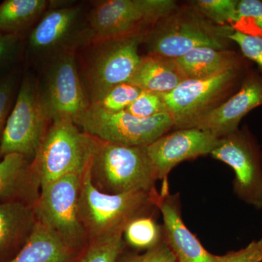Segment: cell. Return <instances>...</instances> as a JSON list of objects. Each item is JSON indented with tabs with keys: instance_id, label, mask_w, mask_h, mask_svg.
<instances>
[{
	"instance_id": "cell-1",
	"label": "cell",
	"mask_w": 262,
	"mask_h": 262,
	"mask_svg": "<svg viewBox=\"0 0 262 262\" xmlns=\"http://www.w3.org/2000/svg\"><path fill=\"white\" fill-rule=\"evenodd\" d=\"M89 8L87 3L50 1L46 13L26 36L27 61L41 69L91 44L95 34L90 24Z\"/></svg>"
},
{
	"instance_id": "cell-2",
	"label": "cell",
	"mask_w": 262,
	"mask_h": 262,
	"mask_svg": "<svg viewBox=\"0 0 262 262\" xmlns=\"http://www.w3.org/2000/svg\"><path fill=\"white\" fill-rule=\"evenodd\" d=\"M234 28L217 25L190 6L177 8L146 33L144 42L151 54L178 58L194 48L230 49Z\"/></svg>"
},
{
	"instance_id": "cell-3",
	"label": "cell",
	"mask_w": 262,
	"mask_h": 262,
	"mask_svg": "<svg viewBox=\"0 0 262 262\" xmlns=\"http://www.w3.org/2000/svg\"><path fill=\"white\" fill-rule=\"evenodd\" d=\"M146 32L94 39L84 48L79 71L90 105L114 86L130 82L140 63L139 48Z\"/></svg>"
},
{
	"instance_id": "cell-4",
	"label": "cell",
	"mask_w": 262,
	"mask_h": 262,
	"mask_svg": "<svg viewBox=\"0 0 262 262\" xmlns=\"http://www.w3.org/2000/svg\"><path fill=\"white\" fill-rule=\"evenodd\" d=\"M94 146V138L72 119H55L29 165L31 177L42 188L68 174H83Z\"/></svg>"
},
{
	"instance_id": "cell-5",
	"label": "cell",
	"mask_w": 262,
	"mask_h": 262,
	"mask_svg": "<svg viewBox=\"0 0 262 262\" xmlns=\"http://www.w3.org/2000/svg\"><path fill=\"white\" fill-rule=\"evenodd\" d=\"M91 174L94 185L108 194L158 193L155 188L158 179L147 146L121 145L95 139Z\"/></svg>"
},
{
	"instance_id": "cell-6",
	"label": "cell",
	"mask_w": 262,
	"mask_h": 262,
	"mask_svg": "<svg viewBox=\"0 0 262 262\" xmlns=\"http://www.w3.org/2000/svg\"><path fill=\"white\" fill-rule=\"evenodd\" d=\"M158 193L144 192L108 194L94 185L91 174V161L81 182L79 212L86 233L93 239L123 234L129 222L144 215L149 207L157 206Z\"/></svg>"
},
{
	"instance_id": "cell-7",
	"label": "cell",
	"mask_w": 262,
	"mask_h": 262,
	"mask_svg": "<svg viewBox=\"0 0 262 262\" xmlns=\"http://www.w3.org/2000/svg\"><path fill=\"white\" fill-rule=\"evenodd\" d=\"M251 70L248 62L208 78L186 79L171 92L162 94L174 127H195L200 119L239 89Z\"/></svg>"
},
{
	"instance_id": "cell-8",
	"label": "cell",
	"mask_w": 262,
	"mask_h": 262,
	"mask_svg": "<svg viewBox=\"0 0 262 262\" xmlns=\"http://www.w3.org/2000/svg\"><path fill=\"white\" fill-rule=\"evenodd\" d=\"M51 122L39 80L26 72L3 130L0 156L20 154L27 158L34 157Z\"/></svg>"
},
{
	"instance_id": "cell-9",
	"label": "cell",
	"mask_w": 262,
	"mask_h": 262,
	"mask_svg": "<svg viewBox=\"0 0 262 262\" xmlns=\"http://www.w3.org/2000/svg\"><path fill=\"white\" fill-rule=\"evenodd\" d=\"M90 3L89 18L94 39L147 32L178 8L173 0H96Z\"/></svg>"
},
{
	"instance_id": "cell-10",
	"label": "cell",
	"mask_w": 262,
	"mask_h": 262,
	"mask_svg": "<svg viewBox=\"0 0 262 262\" xmlns=\"http://www.w3.org/2000/svg\"><path fill=\"white\" fill-rule=\"evenodd\" d=\"M75 123L95 139L125 146H149L174 127L168 114L141 118L126 111L108 113L91 105Z\"/></svg>"
},
{
	"instance_id": "cell-11",
	"label": "cell",
	"mask_w": 262,
	"mask_h": 262,
	"mask_svg": "<svg viewBox=\"0 0 262 262\" xmlns=\"http://www.w3.org/2000/svg\"><path fill=\"white\" fill-rule=\"evenodd\" d=\"M82 175L68 174L41 188L34 207L37 222L58 234L72 250L82 244L87 234L79 212Z\"/></svg>"
},
{
	"instance_id": "cell-12",
	"label": "cell",
	"mask_w": 262,
	"mask_h": 262,
	"mask_svg": "<svg viewBox=\"0 0 262 262\" xmlns=\"http://www.w3.org/2000/svg\"><path fill=\"white\" fill-rule=\"evenodd\" d=\"M211 155L233 170L234 191L239 199L262 209V151L248 129L220 138Z\"/></svg>"
},
{
	"instance_id": "cell-13",
	"label": "cell",
	"mask_w": 262,
	"mask_h": 262,
	"mask_svg": "<svg viewBox=\"0 0 262 262\" xmlns=\"http://www.w3.org/2000/svg\"><path fill=\"white\" fill-rule=\"evenodd\" d=\"M41 70L42 77L38 80L51 120L68 117L75 122L90 106L76 53L57 58Z\"/></svg>"
},
{
	"instance_id": "cell-14",
	"label": "cell",
	"mask_w": 262,
	"mask_h": 262,
	"mask_svg": "<svg viewBox=\"0 0 262 262\" xmlns=\"http://www.w3.org/2000/svg\"><path fill=\"white\" fill-rule=\"evenodd\" d=\"M219 139L208 131L192 127L167 133L147 146L157 179L164 182L160 194H168L167 177L174 167L185 160L211 155Z\"/></svg>"
},
{
	"instance_id": "cell-15",
	"label": "cell",
	"mask_w": 262,
	"mask_h": 262,
	"mask_svg": "<svg viewBox=\"0 0 262 262\" xmlns=\"http://www.w3.org/2000/svg\"><path fill=\"white\" fill-rule=\"evenodd\" d=\"M260 106H262V75L258 70H251L239 89L200 119L195 127L222 138L238 130L242 119Z\"/></svg>"
},
{
	"instance_id": "cell-16",
	"label": "cell",
	"mask_w": 262,
	"mask_h": 262,
	"mask_svg": "<svg viewBox=\"0 0 262 262\" xmlns=\"http://www.w3.org/2000/svg\"><path fill=\"white\" fill-rule=\"evenodd\" d=\"M157 207L163 214L165 241L177 262H217L184 224L175 196L160 194Z\"/></svg>"
},
{
	"instance_id": "cell-17",
	"label": "cell",
	"mask_w": 262,
	"mask_h": 262,
	"mask_svg": "<svg viewBox=\"0 0 262 262\" xmlns=\"http://www.w3.org/2000/svg\"><path fill=\"white\" fill-rule=\"evenodd\" d=\"M175 60L186 79L208 78L249 62L233 50L208 47L194 48Z\"/></svg>"
},
{
	"instance_id": "cell-18",
	"label": "cell",
	"mask_w": 262,
	"mask_h": 262,
	"mask_svg": "<svg viewBox=\"0 0 262 262\" xmlns=\"http://www.w3.org/2000/svg\"><path fill=\"white\" fill-rule=\"evenodd\" d=\"M186 80L174 58L148 53L141 56L140 63L130 83L141 91L166 94Z\"/></svg>"
},
{
	"instance_id": "cell-19",
	"label": "cell",
	"mask_w": 262,
	"mask_h": 262,
	"mask_svg": "<svg viewBox=\"0 0 262 262\" xmlns=\"http://www.w3.org/2000/svg\"><path fill=\"white\" fill-rule=\"evenodd\" d=\"M72 251L58 234L37 222L23 248L9 262H70Z\"/></svg>"
},
{
	"instance_id": "cell-20",
	"label": "cell",
	"mask_w": 262,
	"mask_h": 262,
	"mask_svg": "<svg viewBox=\"0 0 262 262\" xmlns=\"http://www.w3.org/2000/svg\"><path fill=\"white\" fill-rule=\"evenodd\" d=\"M49 5L48 0H5L0 4V32L26 37Z\"/></svg>"
},
{
	"instance_id": "cell-21",
	"label": "cell",
	"mask_w": 262,
	"mask_h": 262,
	"mask_svg": "<svg viewBox=\"0 0 262 262\" xmlns=\"http://www.w3.org/2000/svg\"><path fill=\"white\" fill-rule=\"evenodd\" d=\"M32 215L22 203L0 201V253L32 229Z\"/></svg>"
},
{
	"instance_id": "cell-22",
	"label": "cell",
	"mask_w": 262,
	"mask_h": 262,
	"mask_svg": "<svg viewBox=\"0 0 262 262\" xmlns=\"http://www.w3.org/2000/svg\"><path fill=\"white\" fill-rule=\"evenodd\" d=\"M27 159L22 155L9 154L0 160V199L16 195L32 178Z\"/></svg>"
},
{
	"instance_id": "cell-23",
	"label": "cell",
	"mask_w": 262,
	"mask_h": 262,
	"mask_svg": "<svg viewBox=\"0 0 262 262\" xmlns=\"http://www.w3.org/2000/svg\"><path fill=\"white\" fill-rule=\"evenodd\" d=\"M127 243L133 247L149 249L161 242V230L152 218L136 217L129 222L123 232Z\"/></svg>"
},
{
	"instance_id": "cell-24",
	"label": "cell",
	"mask_w": 262,
	"mask_h": 262,
	"mask_svg": "<svg viewBox=\"0 0 262 262\" xmlns=\"http://www.w3.org/2000/svg\"><path fill=\"white\" fill-rule=\"evenodd\" d=\"M239 0H196L191 2L194 9L217 25L233 27L237 18Z\"/></svg>"
},
{
	"instance_id": "cell-25",
	"label": "cell",
	"mask_w": 262,
	"mask_h": 262,
	"mask_svg": "<svg viewBox=\"0 0 262 262\" xmlns=\"http://www.w3.org/2000/svg\"><path fill=\"white\" fill-rule=\"evenodd\" d=\"M141 91L130 82L117 84L91 105L108 113H120L130 106Z\"/></svg>"
},
{
	"instance_id": "cell-26",
	"label": "cell",
	"mask_w": 262,
	"mask_h": 262,
	"mask_svg": "<svg viewBox=\"0 0 262 262\" xmlns=\"http://www.w3.org/2000/svg\"><path fill=\"white\" fill-rule=\"evenodd\" d=\"M25 37L0 32V80L18 70L24 58Z\"/></svg>"
},
{
	"instance_id": "cell-27",
	"label": "cell",
	"mask_w": 262,
	"mask_h": 262,
	"mask_svg": "<svg viewBox=\"0 0 262 262\" xmlns=\"http://www.w3.org/2000/svg\"><path fill=\"white\" fill-rule=\"evenodd\" d=\"M236 30L262 37V0H239Z\"/></svg>"
},
{
	"instance_id": "cell-28",
	"label": "cell",
	"mask_w": 262,
	"mask_h": 262,
	"mask_svg": "<svg viewBox=\"0 0 262 262\" xmlns=\"http://www.w3.org/2000/svg\"><path fill=\"white\" fill-rule=\"evenodd\" d=\"M122 235L94 239L81 262H119L123 246Z\"/></svg>"
},
{
	"instance_id": "cell-29",
	"label": "cell",
	"mask_w": 262,
	"mask_h": 262,
	"mask_svg": "<svg viewBox=\"0 0 262 262\" xmlns=\"http://www.w3.org/2000/svg\"><path fill=\"white\" fill-rule=\"evenodd\" d=\"M125 111L141 118H150L162 114H168L163 95L144 91H141Z\"/></svg>"
},
{
	"instance_id": "cell-30",
	"label": "cell",
	"mask_w": 262,
	"mask_h": 262,
	"mask_svg": "<svg viewBox=\"0 0 262 262\" xmlns=\"http://www.w3.org/2000/svg\"><path fill=\"white\" fill-rule=\"evenodd\" d=\"M20 80L18 69L0 80V141L7 119L14 104Z\"/></svg>"
},
{
	"instance_id": "cell-31",
	"label": "cell",
	"mask_w": 262,
	"mask_h": 262,
	"mask_svg": "<svg viewBox=\"0 0 262 262\" xmlns=\"http://www.w3.org/2000/svg\"><path fill=\"white\" fill-rule=\"evenodd\" d=\"M228 38L238 46L241 54L246 59L256 63L262 75V37L250 35L234 29Z\"/></svg>"
},
{
	"instance_id": "cell-32",
	"label": "cell",
	"mask_w": 262,
	"mask_h": 262,
	"mask_svg": "<svg viewBox=\"0 0 262 262\" xmlns=\"http://www.w3.org/2000/svg\"><path fill=\"white\" fill-rule=\"evenodd\" d=\"M217 262H261L262 239L253 241L246 247L216 256Z\"/></svg>"
},
{
	"instance_id": "cell-33",
	"label": "cell",
	"mask_w": 262,
	"mask_h": 262,
	"mask_svg": "<svg viewBox=\"0 0 262 262\" xmlns=\"http://www.w3.org/2000/svg\"><path fill=\"white\" fill-rule=\"evenodd\" d=\"M119 262H177L170 248L165 241L149 248L142 255L127 256Z\"/></svg>"
}]
</instances>
